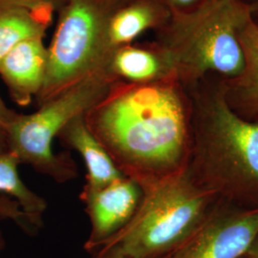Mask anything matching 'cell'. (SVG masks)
<instances>
[{
    "label": "cell",
    "instance_id": "1",
    "mask_svg": "<svg viewBox=\"0 0 258 258\" xmlns=\"http://www.w3.org/2000/svg\"><path fill=\"white\" fill-rule=\"evenodd\" d=\"M84 120L118 169L142 190L188 166L192 102L176 77L148 83L117 81Z\"/></svg>",
    "mask_w": 258,
    "mask_h": 258
},
{
    "label": "cell",
    "instance_id": "2",
    "mask_svg": "<svg viewBox=\"0 0 258 258\" xmlns=\"http://www.w3.org/2000/svg\"><path fill=\"white\" fill-rule=\"evenodd\" d=\"M192 102L187 170L222 202L258 208V120L243 118L226 100L223 81L210 77L186 87Z\"/></svg>",
    "mask_w": 258,
    "mask_h": 258
},
{
    "label": "cell",
    "instance_id": "3",
    "mask_svg": "<svg viewBox=\"0 0 258 258\" xmlns=\"http://www.w3.org/2000/svg\"><path fill=\"white\" fill-rule=\"evenodd\" d=\"M253 19L244 0H205L190 11L171 14L158 30L156 43L185 87L212 76L231 80L244 70L240 35Z\"/></svg>",
    "mask_w": 258,
    "mask_h": 258
},
{
    "label": "cell",
    "instance_id": "4",
    "mask_svg": "<svg viewBox=\"0 0 258 258\" xmlns=\"http://www.w3.org/2000/svg\"><path fill=\"white\" fill-rule=\"evenodd\" d=\"M218 201L186 168L145 188L131 221L102 247L127 258L165 257L197 230Z\"/></svg>",
    "mask_w": 258,
    "mask_h": 258
},
{
    "label": "cell",
    "instance_id": "5",
    "mask_svg": "<svg viewBox=\"0 0 258 258\" xmlns=\"http://www.w3.org/2000/svg\"><path fill=\"white\" fill-rule=\"evenodd\" d=\"M117 82L106 71L92 75L39 105L31 114H18L8 131L7 148L20 164L32 166L58 184L78 177V166L69 154H55L53 142L65 126L84 116Z\"/></svg>",
    "mask_w": 258,
    "mask_h": 258
},
{
    "label": "cell",
    "instance_id": "6",
    "mask_svg": "<svg viewBox=\"0 0 258 258\" xmlns=\"http://www.w3.org/2000/svg\"><path fill=\"white\" fill-rule=\"evenodd\" d=\"M124 0H66L51 43L38 105L92 75L106 71L108 19Z\"/></svg>",
    "mask_w": 258,
    "mask_h": 258
},
{
    "label": "cell",
    "instance_id": "7",
    "mask_svg": "<svg viewBox=\"0 0 258 258\" xmlns=\"http://www.w3.org/2000/svg\"><path fill=\"white\" fill-rule=\"evenodd\" d=\"M258 233V208L218 201L203 223L163 258H240Z\"/></svg>",
    "mask_w": 258,
    "mask_h": 258
},
{
    "label": "cell",
    "instance_id": "8",
    "mask_svg": "<svg viewBox=\"0 0 258 258\" xmlns=\"http://www.w3.org/2000/svg\"><path fill=\"white\" fill-rule=\"evenodd\" d=\"M142 197L140 185L125 176L100 188H83L80 199L91 224L84 249L92 254L120 232L135 215Z\"/></svg>",
    "mask_w": 258,
    "mask_h": 258
},
{
    "label": "cell",
    "instance_id": "9",
    "mask_svg": "<svg viewBox=\"0 0 258 258\" xmlns=\"http://www.w3.org/2000/svg\"><path fill=\"white\" fill-rule=\"evenodd\" d=\"M47 61L42 37L20 43L0 61V76L18 105L26 106L37 98L45 80Z\"/></svg>",
    "mask_w": 258,
    "mask_h": 258
},
{
    "label": "cell",
    "instance_id": "10",
    "mask_svg": "<svg viewBox=\"0 0 258 258\" xmlns=\"http://www.w3.org/2000/svg\"><path fill=\"white\" fill-rule=\"evenodd\" d=\"M171 12L159 0H124L111 14L105 32L107 62L110 55L120 47L132 43L151 29L165 26Z\"/></svg>",
    "mask_w": 258,
    "mask_h": 258
},
{
    "label": "cell",
    "instance_id": "11",
    "mask_svg": "<svg viewBox=\"0 0 258 258\" xmlns=\"http://www.w3.org/2000/svg\"><path fill=\"white\" fill-rule=\"evenodd\" d=\"M106 72L116 81L128 83H154L176 77L168 55L156 42L117 49L108 59Z\"/></svg>",
    "mask_w": 258,
    "mask_h": 258
},
{
    "label": "cell",
    "instance_id": "12",
    "mask_svg": "<svg viewBox=\"0 0 258 258\" xmlns=\"http://www.w3.org/2000/svg\"><path fill=\"white\" fill-rule=\"evenodd\" d=\"M57 138L64 148L75 150L83 157L87 170L83 188H100L124 176L87 127L84 116L68 123Z\"/></svg>",
    "mask_w": 258,
    "mask_h": 258
},
{
    "label": "cell",
    "instance_id": "13",
    "mask_svg": "<svg viewBox=\"0 0 258 258\" xmlns=\"http://www.w3.org/2000/svg\"><path fill=\"white\" fill-rule=\"evenodd\" d=\"M240 41L245 54V67L238 77L222 79L225 96L240 116L258 120V27L254 19L241 33Z\"/></svg>",
    "mask_w": 258,
    "mask_h": 258
},
{
    "label": "cell",
    "instance_id": "14",
    "mask_svg": "<svg viewBox=\"0 0 258 258\" xmlns=\"http://www.w3.org/2000/svg\"><path fill=\"white\" fill-rule=\"evenodd\" d=\"M54 7H12L0 9V61L15 47L30 39L44 37Z\"/></svg>",
    "mask_w": 258,
    "mask_h": 258
},
{
    "label": "cell",
    "instance_id": "15",
    "mask_svg": "<svg viewBox=\"0 0 258 258\" xmlns=\"http://www.w3.org/2000/svg\"><path fill=\"white\" fill-rule=\"evenodd\" d=\"M19 158L8 149L0 151V194L19 203L33 225L40 231L43 228V214L47 202L43 197L30 189L19 173Z\"/></svg>",
    "mask_w": 258,
    "mask_h": 258
},
{
    "label": "cell",
    "instance_id": "16",
    "mask_svg": "<svg viewBox=\"0 0 258 258\" xmlns=\"http://www.w3.org/2000/svg\"><path fill=\"white\" fill-rule=\"evenodd\" d=\"M3 220H13L19 228L30 236L37 235L39 231L33 225L30 218L21 210L17 201L9 196H0V222ZM6 248V240L0 223V258Z\"/></svg>",
    "mask_w": 258,
    "mask_h": 258
},
{
    "label": "cell",
    "instance_id": "17",
    "mask_svg": "<svg viewBox=\"0 0 258 258\" xmlns=\"http://www.w3.org/2000/svg\"><path fill=\"white\" fill-rule=\"evenodd\" d=\"M18 112L10 109L0 97V151L6 150L7 139L11 123L18 116Z\"/></svg>",
    "mask_w": 258,
    "mask_h": 258
},
{
    "label": "cell",
    "instance_id": "18",
    "mask_svg": "<svg viewBox=\"0 0 258 258\" xmlns=\"http://www.w3.org/2000/svg\"><path fill=\"white\" fill-rule=\"evenodd\" d=\"M66 0H0V9L20 7V8H37V7H56L62 5Z\"/></svg>",
    "mask_w": 258,
    "mask_h": 258
},
{
    "label": "cell",
    "instance_id": "19",
    "mask_svg": "<svg viewBox=\"0 0 258 258\" xmlns=\"http://www.w3.org/2000/svg\"><path fill=\"white\" fill-rule=\"evenodd\" d=\"M167 9L174 13H183L196 8L205 0H159Z\"/></svg>",
    "mask_w": 258,
    "mask_h": 258
},
{
    "label": "cell",
    "instance_id": "20",
    "mask_svg": "<svg viewBox=\"0 0 258 258\" xmlns=\"http://www.w3.org/2000/svg\"><path fill=\"white\" fill-rule=\"evenodd\" d=\"M89 258H127L113 247H102L98 251L90 254Z\"/></svg>",
    "mask_w": 258,
    "mask_h": 258
},
{
    "label": "cell",
    "instance_id": "21",
    "mask_svg": "<svg viewBox=\"0 0 258 258\" xmlns=\"http://www.w3.org/2000/svg\"><path fill=\"white\" fill-rule=\"evenodd\" d=\"M246 255L249 258H258V233L249 245Z\"/></svg>",
    "mask_w": 258,
    "mask_h": 258
},
{
    "label": "cell",
    "instance_id": "22",
    "mask_svg": "<svg viewBox=\"0 0 258 258\" xmlns=\"http://www.w3.org/2000/svg\"><path fill=\"white\" fill-rule=\"evenodd\" d=\"M251 11L254 18L258 17V0H244Z\"/></svg>",
    "mask_w": 258,
    "mask_h": 258
},
{
    "label": "cell",
    "instance_id": "23",
    "mask_svg": "<svg viewBox=\"0 0 258 258\" xmlns=\"http://www.w3.org/2000/svg\"><path fill=\"white\" fill-rule=\"evenodd\" d=\"M254 21H255V23H256V25H257L258 27V17H256V18H254Z\"/></svg>",
    "mask_w": 258,
    "mask_h": 258
},
{
    "label": "cell",
    "instance_id": "24",
    "mask_svg": "<svg viewBox=\"0 0 258 258\" xmlns=\"http://www.w3.org/2000/svg\"><path fill=\"white\" fill-rule=\"evenodd\" d=\"M240 258H249V257H248V256H247V255H246V254H245V255H243V256H242V257H240Z\"/></svg>",
    "mask_w": 258,
    "mask_h": 258
}]
</instances>
